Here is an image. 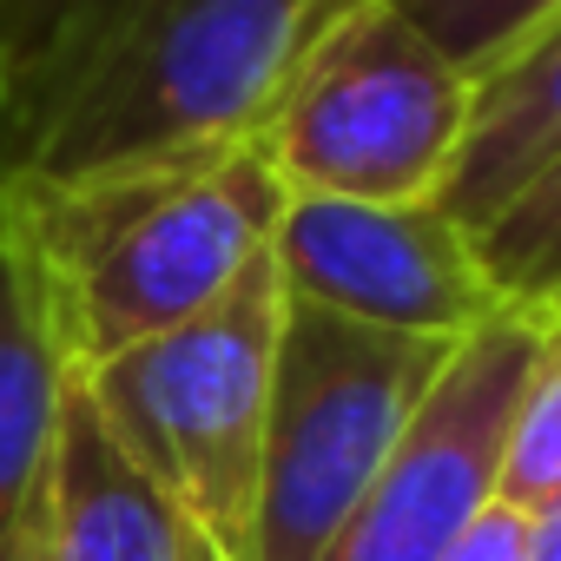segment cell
<instances>
[{"label": "cell", "mask_w": 561, "mask_h": 561, "mask_svg": "<svg viewBox=\"0 0 561 561\" xmlns=\"http://www.w3.org/2000/svg\"><path fill=\"white\" fill-rule=\"evenodd\" d=\"M324 0H0L8 185H80L251 139Z\"/></svg>", "instance_id": "obj_1"}, {"label": "cell", "mask_w": 561, "mask_h": 561, "mask_svg": "<svg viewBox=\"0 0 561 561\" xmlns=\"http://www.w3.org/2000/svg\"><path fill=\"white\" fill-rule=\"evenodd\" d=\"M14 244L67 370H93L211 311L271 251L285 185L257 139L80 185H8Z\"/></svg>", "instance_id": "obj_2"}, {"label": "cell", "mask_w": 561, "mask_h": 561, "mask_svg": "<svg viewBox=\"0 0 561 561\" xmlns=\"http://www.w3.org/2000/svg\"><path fill=\"white\" fill-rule=\"evenodd\" d=\"M277 318L285 277L264 251L211 311L73 370L113 449L172 502L211 561H251Z\"/></svg>", "instance_id": "obj_3"}, {"label": "cell", "mask_w": 561, "mask_h": 561, "mask_svg": "<svg viewBox=\"0 0 561 561\" xmlns=\"http://www.w3.org/2000/svg\"><path fill=\"white\" fill-rule=\"evenodd\" d=\"M462 126L469 73L397 0H351L298 47L251 139L285 198L423 205L443 192Z\"/></svg>", "instance_id": "obj_4"}, {"label": "cell", "mask_w": 561, "mask_h": 561, "mask_svg": "<svg viewBox=\"0 0 561 561\" xmlns=\"http://www.w3.org/2000/svg\"><path fill=\"white\" fill-rule=\"evenodd\" d=\"M456 344L377 331L285 291L251 561H318L430 403Z\"/></svg>", "instance_id": "obj_5"}, {"label": "cell", "mask_w": 561, "mask_h": 561, "mask_svg": "<svg viewBox=\"0 0 561 561\" xmlns=\"http://www.w3.org/2000/svg\"><path fill=\"white\" fill-rule=\"evenodd\" d=\"M541 331L548 318L495 311L476 337L456 344L397 456L318 561H443L456 548V535L495 502L508 410L541 351Z\"/></svg>", "instance_id": "obj_6"}, {"label": "cell", "mask_w": 561, "mask_h": 561, "mask_svg": "<svg viewBox=\"0 0 561 561\" xmlns=\"http://www.w3.org/2000/svg\"><path fill=\"white\" fill-rule=\"evenodd\" d=\"M285 291L403 337H476L502 305L476 238L436 205H357V198H285L271 231Z\"/></svg>", "instance_id": "obj_7"}, {"label": "cell", "mask_w": 561, "mask_h": 561, "mask_svg": "<svg viewBox=\"0 0 561 561\" xmlns=\"http://www.w3.org/2000/svg\"><path fill=\"white\" fill-rule=\"evenodd\" d=\"M548 159H561V14L469 80V126L436 205L476 238Z\"/></svg>", "instance_id": "obj_8"}, {"label": "cell", "mask_w": 561, "mask_h": 561, "mask_svg": "<svg viewBox=\"0 0 561 561\" xmlns=\"http://www.w3.org/2000/svg\"><path fill=\"white\" fill-rule=\"evenodd\" d=\"M47 548L54 561H198L205 548L172 502L113 449L87 390L67 377L54 469H47Z\"/></svg>", "instance_id": "obj_9"}, {"label": "cell", "mask_w": 561, "mask_h": 561, "mask_svg": "<svg viewBox=\"0 0 561 561\" xmlns=\"http://www.w3.org/2000/svg\"><path fill=\"white\" fill-rule=\"evenodd\" d=\"M67 377L73 370H67L60 337L47 324L41 285L8 231V244H0V554L14 548L27 508L47 489Z\"/></svg>", "instance_id": "obj_10"}, {"label": "cell", "mask_w": 561, "mask_h": 561, "mask_svg": "<svg viewBox=\"0 0 561 561\" xmlns=\"http://www.w3.org/2000/svg\"><path fill=\"white\" fill-rule=\"evenodd\" d=\"M476 257L502 311L561 318V159H548L482 231Z\"/></svg>", "instance_id": "obj_11"}, {"label": "cell", "mask_w": 561, "mask_h": 561, "mask_svg": "<svg viewBox=\"0 0 561 561\" xmlns=\"http://www.w3.org/2000/svg\"><path fill=\"white\" fill-rule=\"evenodd\" d=\"M495 502L515 508V515H528L541 502H561V318H548L541 351H535V364L522 377V397L508 410Z\"/></svg>", "instance_id": "obj_12"}, {"label": "cell", "mask_w": 561, "mask_h": 561, "mask_svg": "<svg viewBox=\"0 0 561 561\" xmlns=\"http://www.w3.org/2000/svg\"><path fill=\"white\" fill-rule=\"evenodd\" d=\"M397 8L476 80V73L495 67L528 27H541L548 14H561V0H397Z\"/></svg>", "instance_id": "obj_13"}, {"label": "cell", "mask_w": 561, "mask_h": 561, "mask_svg": "<svg viewBox=\"0 0 561 561\" xmlns=\"http://www.w3.org/2000/svg\"><path fill=\"white\" fill-rule=\"evenodd\" d=\"M443 561H522V515L502 508V502H489V508L456 535V548H449Z\"/></svg>", "instance_id": "obj_14"}, {"label": "cell", "mask_w": 561, "mask_h": 561, "mask_svg": "<svg viewBox=\"0 0 561 561\" xmlns=\"http://www.w3.org/2000/svg\"><path fill=\"white\" fill-rule=\"evenodd\" d=\"M522 561H561V502L522 515Z\"/></svg>", "instance_id": "obj_15"}, {"label": "cell", "mask_w": 561, "mask_h": 561, "mask_svg": "<svg viewBox=\"0 0 561 561\" xmlns=\"http://www.w3.org/2000/svg\"><path fill=\"white\" fill-rule=\"evenodd\" d=\"M0 561H54V548H47V489H41V502L27 508V522H21L14 548L0 554Z\"/></svg>", "instance_id": "obj_16"}, {"label": "cell", "mask_w": 561, "mask_h": 561, "mask_svg": "<svg viewBox=\"0 0 561 561\" xmlns=\"http://www.w3.org/2000/svg\"><path fill=\"white\" fill-rule=\"evenodd\" d=\"M8 218H14V192H8V165H0V244H8Z\"/></svg>", "instance_id": "obj_17"}, {"label": "cell", "mask_w": 561, "mask_h": 561, "mask_svg": "<svg viewBox=\"0 0 561 561\" xmlns=\"http://www.w3.org/2000/svg\"><path fill=\"white\" fill-rule=\"evenodd\" d=\"M198 561H211V554H198Z\"/></svg>", "instance_id": "obj_18"}]
</instances>
